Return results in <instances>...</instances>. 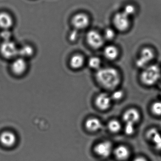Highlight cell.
Segmentation results:
<instances>
[{
  "instance_id": "18",
  "label": "cell",
  "mask_w": 161,
  "mask_h": 161,
  "mask_svg": "<svg viewBox=\"0 0 161 161\" xmlns=\"http://www.w3.org/2000/svg\"><path fill=\"white\" fill-rule=\"evenodd\" d=\"M85 63V59L82 55L80 54H76L73 55L70 58L69 64L71 68L74 69L81 68Z\"/></svg>"
},
{
  "instance_id": "6",
  "label": "cell",
  "mask_w": 161,
  "mask_h": 161,
  "mask_svg": "<svg viewBox=\"0 0 161 161\" xmlns=\"http://www.w3.org/2000/svg\"><path fill=\"white\" fill-rule=\"evenodd\" d=\"M154 57L153 50L149 47H145L141 50L139 57L136 61V65L138 68L144 69L149 65Z\"/></svg>"
},
{
  "instance_id": "4",
  "label": "cell",
  "mask_w": 161,
  "mask_h": 161,
  "mask_svg": "<svg viewBox=\"0 0 161 161\" xmlns=\"http://www.w3.org/2000/svg\"><path fill=\"white\" fill-rule=\"evenodd\" d=\"M122 119L125 125L136 127L141 119V114L136 108H130L124 111Z\"/></svg>"
},
{
  "instance_id": "26",
  "label": "cell",
  "mask_w": 161,
  "mask_h": 161,
  "mask_svg": "<svg viewBox=\"0 0 161 161\" xmlns=\"http://www.w3.org/2000/svg\"><path fill=\"white\" fill-rule=\"evenodd\" d=\"M135 8L134 6L129 4V5H126L124 7V10L122 12L125 13L129 17H130L135 14Z\"/></svg>"
},
{
  "instance_id": "28",
  "label": "cell",
  "mask_w": 161,
  "mask_h": 161,
  "mask_svg": "<svg viewBox=\"0 0 161 161\" xmlns=\"http://www.w3.org/2000/svg\"><path fill=\"white\" fill-rule=\"evenodd\" d=\"M133 161H148L145 157L143 156H138L134 158Z\"/></svg>"
},
{
  "instance_id": "15",
  "label": "cell",
  "mask_w": 161,
  "mask_h": 161,
  "mask_svg": "<svg viewBox=\"0 0 161 161\" xmlns=\"http://www.w3.org/2000/svg\"><path fill=\"white\" fill-rule=\"evenodd\" d=\"M85 127L89 131L96 132L101 130L103 127L102 122L97 118H90L86 121Z\"/></svg>"
},
{
  "instance_id": "25",
  "label": "cell",
  "mask_w": 161,
  "mask_h": 161,
  "mask_svg": "<svg viewBox=\"0 0 161 161\" xmlns=\"http://www.w3.org/2000/svg\"><path fill=\"white\" fill-rule=\"evenodd\" d=\"M0 36L3 41L11 40L12 33L10 30H3L0 34Z\"/></svg>"
},
{
  "instance_id": "3",
  "label": "cell",
  "mask_w": 161,
  "mask_h": 161,
  "mask_svg": "<svg viewBox=\"0 0 161 161\" xmlns=\"http://www.w3.org/2000/svg\"><path fill=\"white\" fill-rule=\"evenodd\" d=\"M114 147L112 142L108 140L99 142L94 147L96 155L103 159H106L113 154Z\"/></svg>"
},
{
  "instance_id": "14",
  "label": "cell",
  "mask_w": 161,
  "mask_h": 161,
  "mask_svg": "<svg viewBox=\"0 0 161 161\" xmlns=\"http://www.w3.org/2000/svg\"><path fill=\"white\" fill-rule=\"evenodd\" d=\"M17 137L14 133L6 131L0 135V142L5 147H10L16 143Z\"/></svg>"
},
{
  "instance_id": "29",
  "label": "cell",
  "mask_w": 161,
  "mask_h": 161,
  "mask_svg": "<svg viewBox=\"0 0 161 161\" xmlns=\"http://www.w3.org/2000/svg\"></svg>"
},
{
  "instance_id": "19",
  "label": "cell",
  "mask_w": 161,
  "mask_h": 161,
  "mask_svg": "<svg viewBox=\"0 0 161 161\" xmlns=\"http://www.w3.org/2000/svg\"><path fill=\"white\" fill-rule=\"evenodd\" d=\"M34 49L32 46L26 45L19 48L18 56L26 59L30 58L33 55Z\"/></svg>"
},
{
  "instance_id": "24",
  "label": "cell",
  "mask_w": 161,
  "mask_h": 161,
  "mask_svg": "<svg viewBox=\"0 0 161 161\" xmlns=\"http://www.w3.org/2000/svg\"><path fill=\"white\" fill-rule=\"evenodd\" d=\"M114 31L111 28H107L104 31L103 37L104 40H111L114 37Z\"/></svg>"
},
{
  "instance_id": "1",
  "label": "cell",
  "mask_w": 161,
  "mask_h": 161,
  "mask_svg": "<svg viewBox=\"0 0 161 161\" xmlns=\"http://www.w3.org/2000/svg\"><path fill=\"white\" fill-rule=\"evenodd\" d=\"M96 79L101 87L112 91L118 88L121 82L120 73L113 67L101 68L97 70Z\"/></svg>"
},
{
  "instance_id": "27",
  "label": "cell",
  "mask_w": 161,
  "mask_h": 161,
  "mask_svg": "<svg viewBox=\"0 0 161 161\" xmlns=\"http://www.w3.org/2000/svg\"><path fill=\"white\" fill-rule=\"evenodd\" d=\"M78 34V32L76 31H73L72 33H71L70 36H69L70 40H71V41H74V40H76L77 37H78V34Z\"/></svg>"
},
{
  "instance_id": "13",
  "label": "cell",
  "mask_w": 161,
  "mask_h": 161,
  "mask_svg": "<svg viewBox=\"0 0 161 161\" xmlns=\"http://www.w3.org/2000/svg\"><path fill=\"white\" fill-rule=\"evenodd\" d=\"M147 136L157 150L161 151V134L157 129H150L147 132Z\"/></svg>"
},
{
  "instance_id": "2",
  "label": "cell",
  "mask_w": 161,
  "mask_h": 161,
  "mask_svg": "<svg viewBox=\"0 0 161 161\" xmlns=\"http://www.w3.org/2000/svg\"><path fill=\"white\" fill-rule=\"evenodd\" d=\"M140 75L141 83L150 87L156 85L161 78V69L156 64L149 65L143 69Z\"/></svg>"
},
{
  "instance_id": "16",
  "label": "cell",
  "mask_w": 161,
  "mask_h": 161,
  "mask_svg": "<svg viewBox=\"0 0 161 161\" xmlns=\"http://www.w3.org/2000/svg\"><path fill=\"white\" fill-rule=\"evenodd\" d=\"M14 21L11 15L5 12L0 13V28L10 30L14 25Z\"/></svg>"
},
{
  "instance_id": "22",
  "label": "cell",
  "mask_w": 161,
  "mask_h": 161,
  "mask_svg": "<svg viewBox=\"0 0 161 161\" xmlns=\"http://www.w3.org/2000/svg\"><path fill=\"white\" fill-rule=\"evenodd\" d=\"M152 114L156 117L161 116V101H157L152 103L150 106Z\"/></svg>"
},
{
  "instance_id": "5",
  "label": "cell",
  "mask_w": 161,
  "mask_h": 161,
  "mask_svg": "<svg viewBox=\"0 0 161 161\" xmlns=\"http://www.w3.org/2000/svg\"><path fill=\"white\" fill-rule=\"evenodd\" d=\"M0 53L6 59H13L18 56L19 48L15 43L11 40L3 41L0 46Z\"/></svg>"
},
{
  "instance_id": "8",
  "label": "cell",
  "mask_w": 161,
  "mask_h": 161,
  "mask_svg": "<svg viewBox=\"0 0 161 161\" xmlns=\"http://www.w3.org/2000/svg\"><path fill=\"white\" fill-rule=\"evenodd\" d=\"M130 18L123 12L116 14L113 19L115 28L120 31H126L130 26Z\"/></svg>"
},
{
  "instance_id": "21",
  "label": "cell",
  "mask_w": 161,
  "mask_h": 161,
  "mask_svg": "<svg viewBox=\"0 0 161 161\" xmlns=\"http://www.w3.org/2000/svg\"><path fill=\"white\" fill-rule=\"evenodd\" d=\"M125 92L122 89H117L112 91L110 95L113 102H119L122 100L125 97Z\"/></svg>"
},
{
  "instance_id": "20",
  "label": "cell",
  "mask_w": 161,
  "mask_h": 161,
  "mask_svg": "<svg viewBox=\"0 0 161 161\" xmlns=\"http://www.w3.org/2000/svg\"><path fill=\"white\" fill-rule=\"evenodd\" d=\"M107 129L108 130L113 134H116L120 131L122 129L121 122L116 119H112L107 123Z\"/></svg>"
},
{
  "instance_id": "9",
  "label": "cell",
  "mask_w": 161,
  "mask_h": 161,
  "mask_svg": "<svg viewBox=\"0 0 161 161\" xmlns=\"http://www.w3.org/2000/svg\"><path fill=\"white\" fill-rule=\"evenodd\" d=\"M113 100L109 94L101 93L97 95L95 100V105L98 109L102 111H107L111 108Z\"/></svg>"
},
{
  "instance_id": "11",
  "label": "cell",
  "mask_w": 161,
  "mask_h": 161,
  "mask_svg": "<svg viewBox=\"0 0 161 161\" xmlns=\"http://www.w3.org/2000/svg\"><path fill=\"white\" fill-rule=\"evenodd\" d=\"M113 154L118 161H127L130 156V150L125 145H119L114 148Z\"/></svg>"
},
{
  "instance_id": "23",
  "label": "cell",
  "mask_w": 161,
  "mask_h": 161,
  "mask_svg": "<svg viewBox=\"0 0 161 161\" xmlns=\"http://www.w3.org/2000/svg\"><path fill=\"white\" fill-rule=\"evenodd\" d=\"M88 64L90 68L97 70L101 68L102 64L101 60L98 57L94 56L89 59L88 60Z\"/></svg>"
},
{
  "instance_id": "12",
  "label": "cell",
  "mask_w": 161,
  "mask_h": 161,
  "mask_svg": "<svg viewBox=\"0 0 161 161\" xmlns=\"http://www.w3.org/2000/svg\"><path fill=\"white\" fill-rule=\"evenodd\" d=\"M11 69L16 75H22L27 70V63L26 59L20 57L15 59L12 63Z\"/></svg>"
},
{
  "instance_id": "17",
  "label": "cell",
  "mask_w": 161,
  "mask_h": 161,
  "mask_svg": "<svg viewBox=\"0 0 161 161\" xmlns=\"http://www.w3.org/2000/svg\"><path fill=\"white\" fill-rule=\"evenodd\" d=\"M104 57L109 61H114L117 59L119 55L117 48L113 45H109L105 47L103 50Z\"/></svg>"
},
{
  "instance_id": "7",
  "label": "cell",
  "mask_w": 161,
  "mask_h": 161,
  "mask_svg": "<svg viewBox=\"0 0 161 161\" xmlns=\"http://www.w3.org/2000/svg\"><path fill=\"white\" fill-rule=\"evenodd\" d=\"M88 45L92 48L98 49L103 47L104 42L103 36L96 31H90L86 36Z\"/></svg>"
},
{
  "instance_id": "10",
  "label": "cell",
  "mask_w": 161,
  "mask_h": 161,
  "mask_svg": "<svg viewBox=\"0 0 161 161\" xmlns=\"http://www.w3.org/2000/svg\"><path fill=\"white\" fill-rule=\"evenodd\" d=\"M71 23L76 30H84L87 28L89 25L90 19L86 14L79 13L73 17Z\"/></svg>"
}]
</instances>
